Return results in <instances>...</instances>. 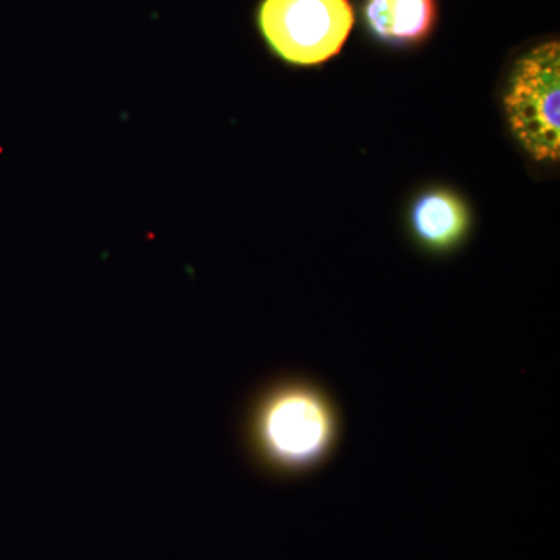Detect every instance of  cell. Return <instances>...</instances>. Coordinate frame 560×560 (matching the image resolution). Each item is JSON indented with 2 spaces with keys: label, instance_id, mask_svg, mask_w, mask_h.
<instances>
[{
  "label": "cell",
  "instance_id": "6da1fadb",
  "mask_svg": "<svg viewBox=\"0 0 560 560\" xmlns=\"http://www.w3.org/2000/svg\"><path fill=\"white\" fill-rule=\"evenodd\" d=\"M242 434L257 469L279 480H296L335 458L345 438V416L326 385L308 375L285 374L250 399Z\"/></svg>",
  "mask_w": 560,
  "mask_h": 560
},
{
  "label": "cell",
  "instance_id": "7a4b0ae2",
  "mask_svg": "<svg viewBox=\"0 0 560 560\" xmlns=\"http://www.w3.org/2000/svg\"><path fill=\"white\" fill-rule=\"evenodd\" d=\"M559 98L560 47L548 40L515 62L504 94L511 130L534 161H559Z\"/></svg>",
  "mask_w": 560,
  "mask_h": 560
},
{
  "label": "cell",
  "instance_id": "3957f363",
  "mask_svg": "<svg viewBox=\"0 0 560 560\" xmlns=\"http://www.w3.org/2000/svg\"><path fill=\"white\" fill-rule=\"evenodd\" d=\"M349 0H261L257 24L280 60L315 66L340 54L353 27Z\"/></svg>",
  "mask_w": 560,
  "mask_h": 560
},
{
  "label": "cell",
  "instance_id": "277c9868",
  "mask_svg": "<svg viewBox=\"0 0 560 560\" xmlns=\"http://www.w3.org/2000/svg\"><path fill=\"white\" fill-rule=\"evenodd\" d=\"M410 230L412 238L425 253L433 256L455 253L470 232L469 208L451 190L425 191L412 205Z\"/></svg>",
  "mask_w": 560,
  "mask_h": 560
},
{
  "label": "cell",
  "instance_id": "5b68a950",
  "mask_svg": "<svg viewBox=\"0 0 560 560\" xmlns=\"http://www.w3.org/2000/svg\"><path fill=\"white\" fill-rule=\"evenodd\" d=\"M364 21L375 38L390 46H411L430 35L436 21L434 0H366Z\"/></svg>",
  "mask_w": 560,
  "mask_h": 560
}]
</instances>
